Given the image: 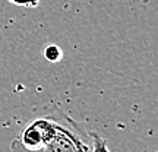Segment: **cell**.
I'll return each mask as SVG.
<instances>
[{
	"label": "cell",
	"instance_id": "obj_1",
	"mask_svg": "<svg viewBox=\"0 0 158 152\" xmlns=\"http://www.w3.org/2000/svg\"><path fill=\"white\" fill-rule=\"evenodd\" d=\"M56 121V135L53 136L44 152H79V146L89 141V133H86L82 126L69 117V114L60 110L53 111Z\"/></svg>",
	"mask_w": 158,
	"mask_h": 152
},
{
	"label": "cell",
	"instance_id": "obj_2",
	"mask_svg": "<svg viewBox=\"0 0 158 152\" xmlns=\"http://www.w3.org/2000/svg\"><path fill=\"white\" fill-rule=\"evenodd\" d=\"M56 135V121L53 114L37 117L22 130L19 141L29 149H44V146Z\"/></svg>",
	"mask_w": 158,
	"mask_h": 152
},
{
	"label": "cell",
	"instance_id": "obj_3",
	"mask_svg": "<svg viewBox=\"0 0 158 152\" xmlns=\"http://www.w3.org/2000/svg\"><path fill=\"white\" fill-rule=\"evenodd\" d=\"M89 138L92 141V145H91V152H111L108 149V145H107V141L101 138V136L95 133V132H91L89 133Z\"/></svg>",
	"mask_w": 158,
	"mask_h": 152
},
{
	"label": "cell",
	"instance_id": "obj_4",
	"mask_svg": "<svg viewBox=\"0 0 158 152\" xmlns=\"http://www.w3.org/2000/svg\"><path fill=\"white\" fill-rule=\"evenodd\" d=\"M44 57L47 59V62H50V63L60 62V59H62V50H60V47L54 44L47 45L44 50Z\"/></svg>",
	"mask_w": 158,
	"mask_h": 152
},
{
	"label": "cell",
	"instance_id": "obj_5",
	"mask_svg": "<svg viewBox=\"0 0 158 152\" xmlns=\"http://www.w3.org/2000/svg\"><path fill=\"white\" fill-rule=\"evenodd\" d=\"M10 152H44V151L43 149H29V148L23 146L22 142L19 139H15L10 143Z\"/></svg>",
	"mask_w": 158,
	"mask_h": 152
},
{
	"label": "cell",
	"instance_id": "obj_6",
	"mask_svg": "<svg viewBox=\"0 0 158 152\" xmlns=\"http://www.w3.org/2000/svg\"><path fill=\"white\" fill-rule=\"evenodd\" d=\"M7 2L21 7H37L40 5V0H7Z\"/></svg>",
	"mask_w": 158,
	"mask_h": 152
},
{
	"label": "cell",
	"instance_id": "obj_7",
	"mask_svg": "<svg viewBox=\"0 0 158 152\" xmlns=\"http://www.w3.org/2000/svg\"><path fill=\"white\" fill-rule=\"evenodd\" d=\"M79 152H91V143L89 142H85L79 146Z\"/></svg>",
	"mask_w": 158,
	"mask_h": 152
}]
</instances>
